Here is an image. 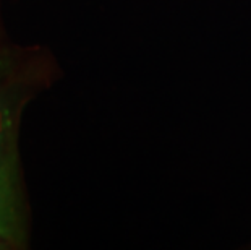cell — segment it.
I'll list each match as a JSON object with an SVG mask.
<instances>
[{
    "mask_svg": "<svg viewBox=\"0 0 251 250\" xmlns=\"http://www.w3.org/2000/svg\"><path fill=\"white\" fill-rule=\"evenodd\" d=\"M0 239L10 244L25 242L13 158L0 161Z\"/></svg>",
    "mask_w": 251,
    "mask_h": 250,
    "instance_id": "cell-1",
    "label": "cell"
},
{
    "mask_svg": "<svg viewBox=\"0 0 251 250\" xmlns=\"http://www.w3.org/2000/svg\"><path fill=\"white\" fill-rule=\"evenodd\" d=\"M2 129H12V109L5 98L3 89L0 88V130Z\"/></svg>",
    "mask_w": 251,
    "mask_h": 250,
    "instance_id": "cell-2",
    "label": "cell"
},
{
    "mask_svg": "<svg viewBox=\"0 0 251 250\" xmlns=\"http://www.w3.org/2000/svg\"><path fill=\"white\" fill-rule=\"evenodd\" d=\"M8 140H10V129H2L0 130V161L8 159V158H13L12 153H10L8 148H7Z\"/></svg>",
    "mask_w": 251,
    "mask_h": 250,
    "instance_id": "cell-3",
    "label": "cell"
}]
</instances>
